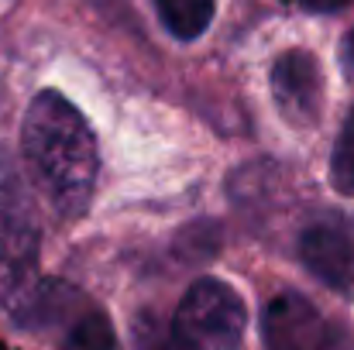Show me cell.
Returning <instances> with one entry per match:
<instances>
[{"mask_svg": "<svg viewBox=\"0 0 354 350\" xmlns=\"http://www.w3.org/2000/svg\"><path fill=\"white\" fill-rule=\"evenodd\" d=\"M299 7H306V10H313V14H330V10H341V7H348L351 0H296Z\"/></svg>", "mask_w": 354, "mask_h": 350, "instance_id": "8fae6325", "label": "cell"}, {"mask_svg": "<svg viewBox=\"0 0 354 350\" xmlns=\"http://www.w3.org/2000/svg\"><path fill=\"white\" fill-rule=\"evenodd\" d=\"M330 182L337 193L354 196V110L344 120L337 144H334V155H330Z\"/></svg>", "mask_w": 354, "mask_h": 350, "instance_id": "9c48e42d", "label": "cell"}, {"mask_svg": "<svg viewBox=\"0 0 354 350\" xmlns=\"http://www.w3.org/2000/svg\"><path fill=\"white\" fill-rule=\"evenodd\" d=\"M344 66H348V72L354 76V31L348 35V41H344Z\"/></svg>", "mask_w": 354, "mask_h": 350, "instance_id": "7c38bea8", "label": "cell"}, {"mask_svg": "<svg viewBox=\"0 0 354 350\" xmlns=\"http://www.w3.org/2000/svg\"><path fill=\"white\" fill-rule=\"evenodd\" d=\"M62 350H118V337H114L111 320H107L104 313L83 316V320L69 330Z\"/></svg>", "mask_w": 354, "mask_h": 350, "instance_id": "ba28073f", "label": "cell"}, {"mask_svg": "<svg viewBox=\"0 0 354 350\" xmlns=\"http://www.w3.org/2000/svg\"><path fill=\"white\" fill-rule=\"evenodd\" d=\"M172 323L196 350H234L248 327V309L231 285L200 278L189 285Z\"/></svg>", "mask_w": 354, "mask_h": 350, "instance_id": "3957f363", "label": "cell"}, {"mask_svg": "<svg viewBox=\"0 0 354 350\" xmlns=\"http://www.w3.org/2000/svg\"><path fill=\"white\" fill-rule=\"evenodd\" d=\"M162 24L179 41L200 38L214 21V0H155Z\"/></svg>", "mask_w": 354, "mask_h": 350, "instance_id": "52a82bcc", "label": "cell"}, {"mask_svg": "<svg viewBox=\"0 0 354 350\" xmlns=\"http://www.w3.org/2000/svg\"><path fill=\"white\" fill-rule=\"evenodd\" d=\"M41 224L28 189L17 179L0 182V306L31 320L41 302Z\"/></svg>", "mask_w": 354, "mask_h": 350, "instance_id": "7a4b0ae2", "label": "cell"}, {"mask_svg": "<svg viewBox=\"0 0 354 350\" xmlns=\"http://www.w3.org/2000/svg\"><path fill=\"white\" fill-rule=\"evenodd\" d=\"M272 93L282 114L296 124L317 120L320 110V66L306 52H286L272 69Z\"/></svg>", "mask_w": 354, "mask_h": 350, "instance_id": "8992f818", "label": "cell"}, {"mask_svg": "<svg viewBox=\"0 0 354 350\" xmlns=\"http://www.w3.org/2000/svg\"><path fill=\"white\" fill-rule=\"evenodd\" d=\"M299 257L327 289L354 295V224L320 220L299 237Z\"/></svg>", "mask_w": 354, "mask_h": 350, "instance_id": "5b68a950", "label": "cell"}, {"mask_svg": "<svg viewBox=\"0 0 354 350\" xmlns=\"http://www.w3.org/2000/svg\"><path fill=\"white\" fill-rule=\"evenodd\" d=\"M21 144L52 210L66 220L83 217L90 210L97 168H100L97 137L86 117L62 93L45 90L31 100L24 114Z\"/></svg>", "mask_w": 354, "mask_h": 350, "instance_id": "6da1fadb", "label": "cell"}, {"mask_svg": "<svg viewBox=\"0 0 354 350\" xmlns=\"http://www.w3.org/2000/svg\"><path fill=\"white\" fill-rule=\"evenodd\" d=\"M261 337L268 350H348L341 330L299 292H282L265 306Z\"/></svg>", "mask_w": 354, "mask_h": 350, "instance_id": "277c9868", "label": "cell"}, {"mask_svg": "<svg viewBox=\"0 0 354 350\" xmlns=\"http://www.w3.org/2000/svg\"><path fill=\"white\" fill-rule=\"evenodd\" d=\"M134 340H138V350H196L176 330V323H162V320H151V316H145L138 323Z\"/></svg>", "mask_w": 354, "mask_h": 350, "instance_id": "30bf717a", "label": "cell"}]
</instances>
